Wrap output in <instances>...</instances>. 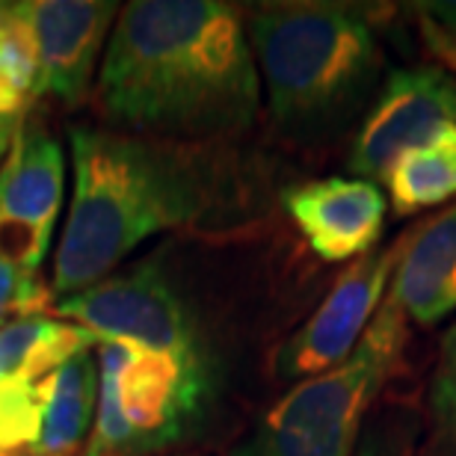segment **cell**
Wrapping results in <instances>:
<instances>
[{
	"instance_id": "1",
	"label": "cell",
	"mask_w": 456,
	"mask_h": 456,
	"mask_svg": "<svg viewBox=\"0 0 456 456\" xmlns=\"http://www.w3.org/2000/svg\"><path fill=\"white\" fill-rule=\"evenodd\" d=\"M98 110L125 134L199 145L249 131L261 77L246 15L223 0L122 6L95 80Z\"/></svg>"
},
{
	"instance_id": "2",
	"label": "cell",
	"mask_w": 456,
	"mask_h": 456,
	"mask_svg": "<svg viewBox=\"0 0 456 456\" xmlns=\"http://www.w3.org/2000/svg\"><path fill=\"white\" fill-rule=\"evenodd\" d=\"M75 190L51 267L53 303L107 279L154 234L202 223L214 172L190 145L77 125L69 131Z\"/></svg>"
},
{
	"instance_id": "3",
	"label": "cell",
	"mask_w": 456,
	"mask_h": 456,
	"mask_svg": "<svg viewBox=\"0 0 456 456\" xmlns=\"http://www.w3.org/2000/svg\"><path fill=\"white\" fill-rule=\"evenodd\" d=\"M246 36L281 134H338L368 107L386 69L368 18L332 4H267L246 15Z\"/></svg>"
},
{
	"instance_id": "4",
	"label": "cell",
	"mask_w": 456,
	"mask_h": 456,
	"mask_svg": "<svg viewBox=\"0 0 456 456\" xmlns=\"http://www.w3.org/2000/svg\"><path fill=\"white\" fill-rule=\"evenodd\" d=\"M403 350L406 317L386 294L350 359L297 382L232 456H355L373 403L400 370Z\"/></svg>"
},
{
	"instance_id": "5",
	"label": "cell",
	"mask_w": 456,
	"mask_h": 456,
	"mask_svg": "<svg viewBox=\"0 0 456 456\" xmlns=\"http://www.w3.org/2000/svg\"><path fill=\"white\" fill-rule=\"evenodd\" d=\"M98 379L113 391L136 456L175 444L208 395L205 355H172L118 341H98Z\"/></svg>"
},
{
	"instance_id": "6",
	"label": "cell",
	"mask_w": 456,
	"mask_h": 456,
	"mask_svg": "<svg viewBox=\"0 0 456 456\" xmlns=\"http://www.w3.org/2000/svg\"><path fill=\"white\" fill-rule=\"evenodd\" d=\"M51 317L93 332L98 341L134 344L172 355H205L187 305L154 261L107 276L53 303Z\"/></svg>"
},
{
	"instance_id": "7",
	"label": "cell",
	"mask_w": 456,
	"mask_h": 456,
	"mask_svg": "<svg viewBox=\"0 0 456 456\" xmlns=\"http://www.w3.org/2000/svg\"><path fill=\"white\" fill-rule=\"evenodd\" d=\"M406 232L395 243L355 258L338 281L330 288L323 303L299 330L279 344L273 355V373L281 382H303L338 368L370 330L373 317L386 303L391 276L403 255Z\"/></svg>"
},
{
	"instance_id": "8",
	"label": "cell",
	"mask_w": 456,
	"mask_h": 456,
	"mask_svg": "<svg viewBox=\"0 0 456 456\" xmlns=\"http://www.w3.org/2000/svg\"><path fill=\"white\" fill-rule=\"evenodd\" d=\"M456 136V71L442 66L397 69L364 113L346 169L353 178L382 181L403 154Z\"/></svg>"
},
{
	"instance_id": "9",
	"label": "cell",
	"mask_w": 456,
	"mask_h": 456,
	"mask_svg": "<svg viewBox=\"0 0 456 456\" xmlns=\"http://www.w3.org/2000/svg\"><path fill=\"white\" fill-rule=\"evenodd\" d=\"M66 196V154L39 122H21L0 160V258L39 273Z\"/></svg>"
},
{
	"instance_id": "10",
	"label": "cell",
	"mask_w": 456,
	"mask_h": 456,
	"mask_svg": "<svg viewBox=\"0 0 456 456\" xmlns=\"http://www.w3.org/2000/svg\"><path fill=\"white\" fill-rule=\"evenodd\" d=\"M15 6L36 42L39 95L84 104L122 6L113 0H24Z\"/></svg>"
},
{
	"instance_id": "11",
	"label": "cell",
	"mask_w": 456,
	"mask_h": 456,
	"mask_svg": "<svg viewBox=\"0 0 456 456\" xmlns=\"http://www.w3.org/2000/svg\"><path fill=\"white\" fill-rule=\"evenodd\" d=\"M288 216L317 258L341 264L377 249L388 196L368 178H314L281 193Z\"/></svg>"
},
{
	"instance_id": "12",
	"label": "cell",
	"mask_w": 456,
	"mask_h": 456,
	"mask_svg": "<svg viewBox=\"0 0 456 456\" xmlns=\"http://www.w3.org/2000/svg\"><path fill=\"white\" fill-rule=\"evenodd\" d=\"M388 299H395L406 323L421 330H433L456 312V202L406 228Z\"/></svg>"
},
{
	"instance_id": "13",
	"label": "cell",
	"mask_w": 456,
	"mask_h": 456,
	"mask_svg": "<svg viewBox=\"0 0 456 456\" xmlns=\"http://www.w3.org/2000/svg\"><path fill=\"white\" fill-rule=\"evenodd\" d=\"M39 439L24 456H84L98 409V353H77L39 382Z\"/></svg>"
},
{
	"instance_id": "14",
	"label": "cell",
	"mask_w": 456,
	"mask_h": 456,
	"mask_svg": "<svg viewBox=\"0 0 456 456\" xmlns=\"http://www.w3.org/2000/svg\"><path fill=\"white\" fill-rule=\"evenodd\" d=\"M98 338L60 317H24L0 330V377L42 382L77 353L93 350Z\"/></svg>"
},
{
	"instance_id": "15",
	"label": "cell",
	"mask_w": 456,
	"mask_h": 456,
	"mask_svg": "<svg viewBox=\"0 0 456 456\" xmlns=\"http://www.w3.org/2000/svg\"><path fill=\"white\" fill-rule=\"evenodd\" d=\"M388 205L397 216L433 211L456 199V136L415 149L386 172Z\"/></svg>"
},
{
	"instance_id": "16",
	"label": "cell",
	"mask_w": 456,
	"mask_h": 456,
	"mask_svg": "<svg viewBox=\"0 0 456 456\" xmlns=\"http://www.w3.org/2000/svg\"><path fill=\"white\" fill-rule=\"evenodd\" d=\"M39 98V57L30 27L9 4L0 21V118L12 125L24 122V113Z\"/></svg>"
},
{
	"instance_id": "17",
	"label": "cell",
	"mask_w": 456,
	"mask_h": 456,
	"mask_svg": "<svg viewBox=\"0 0 456 456\" xmlns=\"http://www.w3.org/2000/svg\"><path fill=\"white\" fill-rule=\"evenodd\" d=\"M42 391L39 382L0 377V453L30 451L39 439Z\"/></svg>"
},
{
	"instance_id": "18",
	"label": "cell",
	"mask_w": 456,
	"mask_h": 456,
	"mask_svg": "<svg viewBox=\"0 0 456 456\" xmlns=\"http://www.w3.org/2000/svg\"><path fill=\"white\" fill-rule=\"evenodd\" d=\"M430 433L415 456H456V364H436L427 388Z\"/></svg>"
},
{
	"instance_id": "19",
	"label": "cell",
	"mask_w": 456,
	"mask_h": 456,
	"mask_svg": "<svg viewBox=\"0 0 456 456\" xmlns=\"http://www.w3.org/2000/svg\"><path fill=\"white\" fill-rule=\"evenodd\" d=\"M53 308V294L39 273H27L0 258V330L24 317H39Z\"/></svg>"
},
{
	"instance_id": "20",
	"label": "cell",
	"mask_w": 456,
	"mask_h": 456,
	"mask_svg": "<svg viewBox=\"0 0 456 456\" xmlns=\"http://www.w3.org/2000/svg\"><path fill=\"white\" fill-rule=\"evenodd\" d=\"M421 421L403 409H386L368 418L355 456H415Z\"/></svg>"
},
{
	"instance_id": "21",
	"label": "cell",
	"mask_w": 456,
	"mask_h": 456,
	"mask_svg": "<svg viewBox=\"0 0 456 456\" xmlns=\"http://www.w3.org/2000/svg\"><path fill=\"white\" fill-rule=\"evenodd\" d=\"M439 364H456V321L448 326V332L442 335Z\"/></svg>"
},
{
	"instance_id": "22",
	"label": "cell",
	"mask_w": 456,
	"mask_h": 456,
	"mask_svg": "<svg viewBox=\"0 0 456 456\" xmlns=\"http://www.w3.org/2000/svg\"><path fill=\"white\" fill-rule=\"evenodd\" d=\"M18 127H21V125H12V122H4V118H0V160L6 158L9 142H12V136H15Z\"/></svg>"
},
{
	"instance_id": "23",
	"label": "cell",
	"mask_w": 456,
	"mask_h": 456,
	"mask_svg": "<svg viewBox=\"0 0 456 456\" xmlns=\"http://www.w3.org/2000/svg\"><path fill=\"white\" fill-rule=\"evenodd\" d=\"M6 12H9V4H0V21L6 18Z\"/></svg>"
},
{
	"instance_id": "24",
	"label": "cell",
	"mask_w": 456,
	"mask_h": 456,
	"mask_svg": "<svg viewBox=\"0 0 456 456\" xmlns=\"http://www.w3.org/2000/svg\"><path fill=\"white\" fill-rule=\"evenodd\" d=\"M0 456H24V453H0Z\"/></svg>"
},
{
	"instance_id": "25",
	"label": "cell",
	"mask_w": 456,
	"mask_h": 456,
	"mask_svg": "<svg viewBox=\"0 0 456 456\" xmlns=\"http://www.w3.org/2000/svg\"><path fill=\"white\" fill-rule=\"evenodd\" d=\"M178 456H202V453H178Z\"/></svg>"
}]
</instances>
